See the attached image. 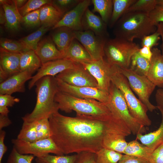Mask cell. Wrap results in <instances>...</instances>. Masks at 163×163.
I'll use <instances>...</instances> for the list:
<instances>
[{
    "instance_id": "30bf717a",
    "label": "cell",
    "mask_w": 163,
    "mask_h": 163,
    "mask_svg": "<svg viewBox=\"0 0 163 163\" xmlns=\"http://www.w3.org/2000/svg\"><path fill=\"white\" fill-rule=\"evenodd\" d=\"M97 81L98 88L109 93L112 74L116 66L109 63L105 57L88 63H81Z\"/></svg>"
},
{
    "instance_id": "cb8c5ba5",
    "label": "cell",
    "mask_w": 163,
    "mask_h": 163,
    "mask_svg": "<svg viewBox=\"0 0 163 163\" xmlns=\"http://www.w3.org/2000/svg\"><path fill=\"white\" fill-rule=\"evenodd\" d=\"M52 30L50 36L63 56L75 39L74 31L65 27H58Z\"/></svg>"
},
{
    "instance_id": "74e56055",
    "label": "cell",
    "mask_w": 163,
    "mask_h": 163,
    "mask_svg": "<svg viewBox=\"0 0 163 163\" xmlns=\"http://www.w3.org/2000/svg\"><path fill=\"white\" fill-rule=\"evenodd\" d=\"M52 0H29L22 7L18 9L22 17L28 13L40 9L43 5L52 3Z\"/></svg>"
},
{
    "instance_id": "f35d334b",
    "label": "cell",
    "mask_w": 163,
    "mask_h": 163,
    "mask_svg": "<svg viewBox=\"0 0 163 163\" xmlns=\"http://www.w3.org/2000/svg\"><path fill=\"white\" fill-rule=\"evenodd\" d=\"M40 9L30 12L22 17L21 24L27 28H32L41 25L40 18Z\"/></svg>"
},
{
    "instance_id": "1f68e13d",
    "label": "cell",
    "mask_w": 163,
    "mask_h": 163,
    "mask_svg": "<svg viewBox=\"0 0 163 163\" xmlns=\"http://www.w3.org/2000/svg\"><path fill=\"white\" fill-rule=\"evenodd\" d=\"M150 64V61L142 56L138 51L132 56L129 68L138 75L147 76Z\"/></svg>"
},
{
    "instance_id": "ac0fdd59",
    "label": "cell",
    "mask_w": 163,
    "mask_h": 163,
    "mask_svg": "<svg viewBox=\"0 0 163 163\" xmlns=\"http://www.w3.org/2000/svg\"><path fill=\"white\" fill-rule=\"evenodd\" d=\"M33 73L27 71L20 72L0 84V94H11L15 92H24L25 83L32 77Z\"/></svg>"
},
{
    "instance_id": "277c9868",
    "label": "cell",
    "mask_w": 163,
    "mask_h": 163,
    "mask_svg": "<svg viewBox=\"0 0 163 163\" xmlns=\"http://www.w3.org/2000/svg\"><path fill=\"white\" fill-rule=\"evenodd\" d=\"M55 101L59 109L66 113L74 111L77 115L104 117L112 116L107 104L95 99L78 98L59 91L55 95Z\"/></svg>"
},
{
    "instance_id": "5bb4252c",
    "label": "cell",
    "mask_w": 163,
    "mask_h": 163,
    "mask_svg": "<svg viewBox=\"0 0 163 163\" xmlns=\"http://www.w3.org/2000/svg\"><path fill=\"white\" fill-rule=\"evenodd\" d=\"M56 78L60 91L78 98L94 99L105 104L108 102L109 93L97 88L74 86Z\"/></svg>"
},
{
    "instance_id": "e0dca14e",
    "label": "cell",
    "mask_w": 163,
    "mask_h": 163,
    "mask_svg": "<svg viewBox=\"0 0 163 163\" xmlns=\"http://www.w3.org/2000/svg\"><path fill=\"white\" fill-rule=\"evenodd\" d=\"M21 53L11 52L0 48V83L20 72Z\"/></svg>"
},
{
    "instance_id": "ffe728a7",
    "label": "cell",
    "mask_w": 163,
    "mask_h": 163,
    "mask_svg": "<svg viewBox=\"0 0 163 163\" xmlns=\"http://www.w3.org/2000/svg\"><path fill=\"white\" fill-rule=\"evenodd\" d=\"M151 50L152 55L146 76L156 86L163 88V56L157 48Z\"/></svg>"
},
{
    "instance_id": "7402d4cb",
    "label": "cell",
    "mask_w": 163,
    "mask_h": 163,
    "mask_svg": "<svg viewBox=\"0 0 163 163\" xmlns=\"http://www.w3.org/2000/svg\"><path fill=\"white\" fill-rule=\"evenodd\" d=\"M0 2L5 14V25L6 28L11 32L18 31L22 17L19 12L14 0H0Z\"/></svg>"
},
{
    "instance_id": "681fc988",
    "label": "cell",
    "mask_w": 163,
    "mask_h": 163,
    "mask_svg": "<svg viewBox=\"0 0 163 163\" xmlns=\"http://www.w3.org/2000/svg\"><path fill=\"white\" fill-rule=\"evenodd\" d=\"M155 98L157 108L163 113V88H160L156 91Z\"/></svg>"
},
{
    "instance_id": "bcb514c9",
    "label": "cell",
    "mask_w": 163,
    "mask_h": 163,
    "mask_svg": "<svg viewBox=\"0 0 163 163\" xmlns=\"http://www.w3.org/2000/svg\"><path fill=\"white\" fill-rule=\"evenodd\" d=\"M118 163H151L149 161L136 156L123 155Z\"/></svg>"
},
{
    "instance_id": "8fae6325",
    "label": "cell",
    "mask_w": 163,
    "mask_h": 163,
    "mask_svg": "<svg viewBox=\"0 0 163 163\" xmlns=\"http://www.w3.org/2000/svg\"><path fill=\"white\" fill-rule=\"evenodd\" d=\"M55 77L73 86L98 88L96 80L80 63H78L75 67L64 71Z\"/></svg>"
},
{
    "instance_id": "9a60e30c",
    "label": "cell",
    "mask_w": 163,
    "mask_h": 163,
    "mask_svg": "<svg viewBox=\"0 0 163 163\" xmlns=\"http://www.w3.org/2000/svg\"><path fill=\"white\" fill-rule=\"evenodd\" d=\"M78 63L64 59L50 61L42 64L37 72L33 76L29 82L28 88L31 89L41 78L47 76L55 77L68 69L75 67Z\"/></svg>"
},
{
    "instance_id": "83f0119b",
    "label": "cell",
    "mask_w": 163,
    "mask_h": 163,
    "mask_svg": "<svg viewBox=\"0 0 163 163\" xmlns=\"http://www.w3.org/2000/svg\"><path fill=\"white\" fill-rule=\"evenodd\" d=\"M42 64L34 50H29L21 53L20 63V72L27 71L33 73L38 70Z\"/></svg>"
},
{
    "instance_id": "60d3db41",
    "label": "cell",
    "mask_w": 163,
    "mask_h": 163,
    "mask_svg": "<svg viewBox=\"0 0 163 163\" xmlns=\"http://www.w3.org/2000/svg\"><path fill=\"white\" fill-rule=\"evenodd\" d=\"M82 0H52L53 5L64 15L75 7Z\"/></svg>"
},
{
    "instance_id": "11a10c76",
    "label": "cell",
    "mask_w": 163,
    "mask_h": 163,
    "mask_svg": "<svg viewBox=\"0 0 163 163\" xmlns=\"http://www.w3.org/2000/svg\"><path fill=\"white\" fill-rule=\"evenodd\" d=\"M28 0H14L16 6L18 9L22 7L27 2Z\"/></svg>"
},
{
    "instance_id": "9f6ffc18",
    "label": "cell",
    "mask_w": 163,
    "mask_h": 163,
    "mask_svg": "<svg viewBox=\"0 0 163 163\" xmlns=\"http://www.w3.org/2000/svg\"><path fill=\"white\" fill-rule=\"evenodd\" d=\"M161 36L162 38V43L161 44L160 48L161 50V52L162 55L163 56V32L161 33Z\"/></svg>"
},
{
    "instance_id": "4fadbf2b",
    "label": "cell",
    "mask_w": 163,
    "mask_h": 163,
    "mask_svg": "<svg viewBox=\"0 0 163 163\" xmlns=\"http://www.w3.org/2000/svg\"><path fill=\"white\" fill-rule=\"evenodd\" d=\"M75 37L85 47L94 60L105 57L104 47L108 39L96 35L88 30L74 31Z\"/></svg>"
},
{
    "instance_id": "52a82bcc",
    "label": "cell",
    "mask_w": 163,
    "mask_h": 163,
    "mask_svg": "<svg viewBox=\"0 0 163 163\" xmlns=\"http://www.w3.org/2000/svg\"><path fill=\"white\" fill-rule=\"evenodd\" d=\"M107 104L112 114L123 121L133 134L146 132L145 127L139 124L131 115L122 93L112 82Z\"/></svg>"
},
{
    "instance_id": "d590c367",
    "label": "cell",
    "mask_w": 163,
    "mask_h": 163,
    "mask_svg": "<svg viewBox=\"0 0 163 163\" xmlns=\"http://www.w3.org/2000/svg\"><path fill=\"white\" fill-rule=\"evenodd\" d=\"M157 5V0H136L128 8L126 13L140 11L149 14Z\"/></svg>"
},
{
    "instance_id": "ee69618b",
    "label": "cell",
    "mask_w": 163,
    "mask_h": 163,
    "mask_svg": "<svg viewBox=\"0 0 163 163\" xmlns=\"http://www.w3.org/2000/svg\"><path fill=\"white\" fill-rule=\"evenodd\" d=\"M152 23L156 26L161 22L163 23V6L157 5L149 14Z\"/></svg>"
},
{
    "instance_id": "b9f144b4",
    "label": "cell",
    "mask_w": 163,
    "mask_h": 163,
    "mask_svg": "<svg viewBox=\"0 0 163 163\" xmlns=\"http://www.w3.org/2000/svg\"><path fill=\"white\" fill-rule=\"evenodd\" d=\"M156 31L154 33L144 37L141 40L142 46H147L151 49L158 45L160 39L161 32L159 27L157 25Z\"/></svg>"
},
{
    "instance_id": "7dc6e473",
    "label": "cell",
    "mask_w": 163,
    "mask_h": 163,
    "mask_svg": "<svg viewBox=\"0 0 163 163\" xmlns=\"http://www.w3.org/2000/svg\"><path fill=\"white\" fill-rule=\"evenodd\" d=\"M151 163H163V143L153 151Z\"/></svg>"
},
{
    "instance_id": "f1b7e54d",
    "label": "cell",
    "mask_w": 163,
    "mask_h": 163,
    "mask_svg": "<svg viewBox=\"0 0 163 163\" xmlns=\"http://www.w3.org/2000/svg\"><path fill=\"white\" fill-rule=\"evenodd\" d=\"M153 151L137 139L128 142L124 154L138 157L151 163Z\"/></svg>"
},
{
    "instance_id": "836d02e7",
    "label": "cell",
    "mask_w": 163,
    "mask_h": 163,
    "mask_svg": "<svg viewBox=\"0 0 163 163\" xmlns=\"http://www.w3.org/2000/svg\"><path fill=\"white\" fill-rule=\"evenodd\" d=\"M122 154L103 148L95 153V163H118Z\"/></svg>"
},
{
    "instance_id": "f5cc1de1",
    "label": "cell",
    "mask_w": 163,
    "mask_h": 163,
    "mask_svg": "<svg viewBox=\"0 0 163 163\" xmlns=\"http://www.w3.org/2000/svg\"><path fill=\"white\" fill-rule=\"evenodd\" d=\"M0 24H5L6 22L5 15L4 10L2 6L0 7Z\"/></svg>"
},
{
    "instance_id": "44dd1931",
    "label": "cell",
    "mask_w": 163,
    "mask_h": 163,
    "mask_svg": "<svg viewBox=\"0 0 163 163\" xmlns=\"http://www.w3.org/2000/svg\"><path fill=\"white\" fill-rule=\"evenodd\" d=\"M34 51L42 64L63 59L62 54L57 49L50 36L40 40Z\"/></svg>"
},
{
    "instance_id": "f6af8a7d",
    "label": "cell",
    "mask_w": 163,
    "mask_h": 163,
    "mask_svg": "<svg viewBox=\"0 0 163 163\" xmlns=\"http://www.w3.org/2000/svg\"><path fill=\"white\" fill-rule=\"evenodd\" d=\"M19 101V99L13 97L11 94H0V106L12 107Z\"/></svg>"
},
{
    "instance_id": "ab89813d",
    "label": "cell",
    "mask_w": 163,
    "mask_h": 163,
    "mask_svg": "<svg viewBox=\"0 0 163 163\" xmlns=\"http://www.w3.org/2000/svg\"><path fill=\"white\" fill-rule=\"evenodd\" d=\"M34 157L32 155L20 154L13 147L6 163H32Z\"/></svg>"
},
{
    "instance_id": "f907efd6",
    "label": "cell",
    "mask_w": 163,
    "mask_h": 163,
    "mask_svg": "<svg viewBox=\"0 0 163 163\" xmlns=\"http://www.w3.org/2000/svg\"><path fill=\"white\" fill-rule=\"evenodd\" d=\"M151 49L148 46H143L139 49L138 52L142 56L150 61L152 55Z\"/></svg>"
},
{
    "instance_id": "7c38bea8",
    "label": "cell",
    "mask_w": 163,
    "mask_h": 163,
    "mask_svg": "<svg viewBox=\"0 0 163 163\" xmlns=\"http://www.w3.org/2000/svg\"><path fill=\"white\" fill-rule=\"evenodd\" d=\"M49 119L28 123L23 122L17 139L33 142L50 137Z\"/></svg>"
},
{
    "instance_id": "ba28073f",
    "label": "cell",
    "mask_w": 163,
    "mask_h": 163,
    "mask_svg": "<svg viewBox=\"0 0 163 163\" xmlns=\"http://www.w3.org/2000/svg\"><path fill=\"white\" fill-rule=\"evenodd\" d=\"M119 68V70L127 78L130 86L139 99L152 112L157 108L150 101L149 98L156 86L146 76L138 75L129 68Z\"/></svg>"
},
{
    "instance_id": "7a4b0ae2",
    "label": "cell",
    "mask_w": 163,
    "mask_h": 163,
    "mask_svg": "<svg viewBox=\"0 0 163 163\" xmlns=\"http://www.w3.org/2000/svg\"><path fill=\"white\" fill-rule=\"evenodd\" d=\"M37 101L35 107L30 113L22 117L23 122H32L48 118L58 111L55 97L59 89L55 77L47 76L36 83Z\"/></svg>"
},
{
    "instance_id": "9c48e42d",
    "label": "cell",
    "mask_w": 163,
    "mask_h": 163,
    "mask_svg": "<svg viewBox=\"0 0 163 163\" xmlns=\"http://www.w3.org/2000/svg\"><path fill=\"white\" fill-rule=\"evenodd\" d=\"M11 142L13 147L22 154L32 155L36 157H40L50 153L56 155H64L50 137L33 142L17 138L12 139Z\"/></svg>"
},
{
    "instance_id": "5b68a950",
    "label": "cell",
    "mask_w": 163,
    "mask_h": 163,
    "mask_svg": "<svg viewBox=\"0 0 163 163\" xmlns=\"http://www.w3.org/2000/svg\"><path fill=\"white\" fill-rule=\"evenodd\" d=\"M111 82L122 93L129 112L136 120L144 126H150L152 121L147 114L148 108L135 96L127 78L117 66L112 74Z\"/></svg>"
},
{
    "instance_id": "8d00e7d4",
    "label": "cell",
    "mask_w": 163,
    "mask_h": 163,
    "mask_svg": "<svg viewBox=\"0 0 163 163\" xmlns=\"http://www.w3.org/2000/svg\"><path fill=\"white\" fill-rule=\"evenodd\" d=\"M0 48L14 53H21L27 50L23 43L19 40L5 38H1L0 40Z\"/></svg>"
},
{
    "instance_id": "db71d44e",
    "label": "cell",
    "mask_w": 163,
    "mask_h": 163,
    "mask_svg": "<svg viewBox=\"0 0 163 163\" xmlns=\"http://www.w3.org/2000/svg\"><path fill=\"white\" fill-rule=\"evenodd\" d=\"M8 108L5 107L0 106V114L6 116H8L9 112Z\"/></svg>"
},
{
    "instance_id": "816d5d0a",
    "label": "cell",
    "mask_w": 163,
    "mask_h": 163,
    "mask_svg": "<svg viewBox=\"0 0 163 163\" xmlns=\"http://www.w3.org/2000/svg\"><path fill=\"white\" fill-rule=\"evenodd\" d=\"M11 123L12 122L8 116L0 114V130L2 129L4 127L10 126Z\"/></svg>"
},
{
    "instance_id": "484cf974",
    "label": "cell",
    "mask_w": 163,
    "mask_h": 163,
    "mask_svg": "<svg viewBox=\"0 0 163 163\" xmlns=\"http://www.w3.org/2000/svg\"><path fill=\"white\" fill-rule=\"evenodd\" d=\"M63 15L52 3L46 4L40 8V18L41 26L52 29Z\"/></svg>"
},
{
    "instance_id": "c3c4849f",
    "label": "cell",
    "mask_w": 163,
    "mask_h": 163,
    "mask_svg": "<svg viewBox=\"0 0 163 163\" xmlns=\"http://www.w3.org/2000/svg\"><path fill=\"white\" fill-rule=\"evenodd\" d=\"M6 134L5 131L0 130V163H2V158L8 150L7 147L4 143Z\"/></svg>"
},
{
    "instance_id": "6da1fadb",
    "label": "cell",
    "mask_w": 163,
    "mask_h": 163,
    "mask_svg": "<svg viewBox=\"0 0 163 163\" xmlns=\"http://www.w3.org/2000/svg\"><path fill=\"white\" fill-rule=\"evenodd\" d=\"M49 120L50 138L64 155L83 152L95 153L103 148L107 133L126 126L113 115L110 117L87 115L72 117L57 111Z\"/></svg>"
},
{
    "instance_id": "7bdbcfd3",
    "label": "cell",
    "mask_w": 163,
    "mask_h": 163,
    "mask_svg": "<svg viewBox=\"0 0 163 163\" xmlns=\"http://www.w3.org/2000/svg\"><path fill=\"white\" fill-rule=\"evenodd\" d=\"M95 153L83 152L76 154L74 163H95Z\"/></svg>"
},
{
    "instance_id": "4316f807",
    "label": "cell",
    "mask_w": 163,
    "mask_h": 163,
    "mask_svg": "<svg viewBox=\"0 0 163 163\" xmlns=\"http://www.w3.org/2000/svg\"><path fill=\"white\" fill-rule=\"evenodd\" d=\"M161 113V121L157 130L146 134L140 133L136 135V139L139 140L141 143L153 151L163 143V113Z\"/></svg>"
},
{
    "instance_id": "2e32d148",
    "label": "cell",
    "mask_w": 163,
    "mask_h": 163,
    "mask_svg": "<svg viewBox=\"0 0 163 163\" xmlns=\"http://www.w3.org/2000/svg\"><path fill=\"white\" fill-rule=\"evenodd\" d=\"M92 4L91 0H82L74 8L66 13L52 30L65 27L74 31H82V21L87 9Z\"/></svg>"
},
{
    "instance_id": "4dcf8cb0",
    "label": "cell",
    "mask_w": 163,
    "mask_h": 163,
    "mask_svg": "<svg viewBox=\"0 0 163 163\" xmlns=\"http://www.w3.org/2000/svg\"><path fill=\"white\" fill-rule=\"evenodd\" d=\"M91 2L93 5L92 11L99 13L103 20L108 25L113 11V0H91Z\"/></svg>"
},
{
    "instance_id": "f546056e",
    "label": "cell",
    "mask_w": 163,
    "mask_h": 163,
    "mask_svg": "<svg viewBox=\"0 0 163 163\" xmlns=\"http://www.w3.org/2000/svg\"><path fill=\"white\" fill-rule=\"evenodd\" d=\"M136 0H113V7L111 16L108 24L113 27L120 18Z\"/></svg>"
},
{
    "instance_id": "603a6c76",
    "label": "cell",
    "mask_w": 163,
    "mask_h": 163,
    "mask_svg": "<svg viewBox=\"0 0 163 163\" xmlns=\"http://www.w3.org/2000/svg\"><path fill=\"white\" fill-rule=\"evenodd\" d=\"M131 133L129 130H117L109 132L104 139L103 148L123 154L128 142L125 138Z\"/></svg>"
},
{
    "instance_id": "d6a6232c",
    "label": "cell",
    "mask_w": 163,
    "mask_h": 163,
    "mask_svg": "<svg viewBox=\"0 0 163 163\" xmlns=\"http://www.w3.org/2000/svg\"><path fill=\"white\" fill-rule=\"evenodd\" d=\"M50 29L41 26L36 31L21 38L19 40L27 50H35L43 36Z\"/></svg>"
},
{
    "instance_id": "8992f818",
    "label": "cell",
    "mask_w": 163,
    "mask_h": 163,
    "mask_svg": "<svg viewBox=\"0 0 163 163\" xmlns=\"http://www.w3.org/2000/svg\"><path fill=\"white\" fill-rule=\"evenodd\" d=\"M139 49L133 41L116 37L108 39L104 47L105 58L112 65L120 68H129L132 56Z\"/></svg>"
},
{
    "instance_id": "d4e9b609",
    "label": "cell",
    "mask_w": 163,
    "mask_h": 163,
    "mask_svg": "<svg viewBox=\"0 0 163 163\" xmlns=\"http://www.w3.org/2000/svg\"><path fill=\"white\" fill-rule=\"evenodd\" d=\"M63 59L79 63H88L94 61L83 46L75 38L64 54Z\"/></svg>"
},
{
    "instance_id": "3957f363",
    "label": "cell",
    "mask_w": 163,
    "mask_h": 163,
    "mask_svg": "<svg viewBox=\"0 0 163 163\" xmlns=\"http://www.w3.org/2000/svg\"><path fill=\"white\" fill-rule=\"evenodd\" d=\"M114 27L115 37L133 42L135 39L142 40L155 33L157 27L152 21L149 14L140 11L125 13Z\"/></svg>"
},
{
    "instance_id": "d6986e66",
    "label": "cell",
    "mask_w": 163,
    "mask_h": 163,
    "mask_svg": "<svg viewBox=\"0 0 163 163\" xmlns=\"http://www.w3.org/2000/svg\"><path fill=\"white\" fill-rule=\"evenodd\" d=\"M82 23L83 31L91 30L97 36L108 39L107 25L100 17L95 14L88 8L83 15Z\"/></svg>"
},
{
    "instance_id": "e575fe53",
    "label": "cell",
    "mask_w": 163,
    "mask_h": 163,
    "mask_svg": "<svg viewBox=\"0 0 163 163\" xmlns=\"http://www.w3.org/2000/svg\"><path fill=\"white\" fill-rule=\"evenodd\" d=\"M76 154L71 155H52L47 154L40 157H36V163H74Z\"/></svg>"
}]
</instances>
